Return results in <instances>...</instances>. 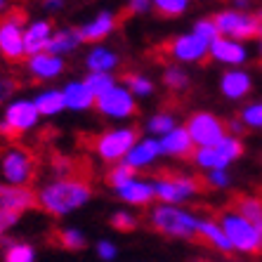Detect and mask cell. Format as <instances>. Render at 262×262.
I'll return each instance as SVG.
<instances>
[{
  "label": "cell",
  "instance_id": "d6a6232c",
  "mask_svg": "<svg viewBox=\"0 0 262 262\" xmlns=\"http://www.w3.org/2000/svg\"><path fill=\"white\" fill-rule=\"evenodd\" d=\"M85 85L90 88V92L95 95V99L102 97L104 92L114 90V88L118 85V78L116 73H85Z\"/></svg>",
  "mask_w": 262,
  "mask_h": 262
},
{
  "label": "cell",
  "instance_id": "8d00e7d4",
  "mask_svg": "<svg viewBox=\"0 0 262 262\" xmlns=\"http://www.w3.org/2000/svg\"><path fill=\"white\" fill-rule=\"evenodd\" d=\"M187 10H189L187 0H154V12H159L161 17L177 19L187 14Z\"/></svg>",
  "mask_w": 262,
  "mask_h": 262
},
{
  "label": "cell",
  "instance_id": "c3c4849f",
  "mask_svg": "<svg viewBox=\"0 0 262 262\" xmlns=\"http://www.w3.org/2000/svg\"><path fill=\"white\" fill-rule=\"evenodd\" d=\"M64 7H67V3H61V0L43 3V10H48V12H59V10H64Z\"/></svg>",
  "mask_w": 262,
  "mask_h": 262
},
{
  "label": "cell",
  "instance_id": "f1b7e54d",
  "mask_svg": "<svg viewBox=\"0 0 262 262\" xmlns=\"http://www.w3.org/2000/svg\"><path fill=\"white\" fill-rule=\"evenodd\" d=\"M234 210L262 232V196H238L234 201Z\"/></svg>",
  "mask_w": 262,
  "mask_h": 262
},
{
  "label": "cell",
  "instance_id": "9c48e42d",
  "mask_svg": "<svg viewBox=\"0 0 262 262\" xmlns=\"http://www.w3.org/2000/svg\"><path fill=\"white\" fill-rule=\"evenodd\" d=\"M213 21L217 26V33L229 40H238L246 43L248 40H257L260 38V24H257L255 12H238L232 7H222L217 12H213Z\"/></svg>",
  "mask_w": 262,
  "mask_h": 262
},
{
  "label": "cell",
  "instance_id": "f5cc1de1",
  "mask_svg": "<svg viewBox=\"0 0 262 262\" xmlns=\"http://www.w3.org/2000/svg\"><path fill=\"white\" fill-rule=\"evenodd\" d=\"M0 194H3V184H0Z\"/></svg>",
  "mask_w": 262,
  "mask_h": 262
},
{
  "label": "cell",
  "instance_id": "9a60e30c",
  "mask_svg": "<svg viewBox=\"0 0 262 262\" xmlns=\"http://www.w3.org/2000/svg\"><path fill=\"white\" fill-rule=\"evenodd\" d=\"M253 73L246 71V69H227L220 76V95L229 102H241L253 92Z\"/></svg>",
  "mask_w": 262,
  "mask_h": 262
},
{
  "label": "cell",
  "instance_id": "60d3db41",
  "mask_svg": "<svg viewBox=\"0 0 262 262\" xmlns=\"http://www.w3.org/2000/svg\"><path fill=\"white\" fill-rule=\"evenodd\" d=\"M19 217H21V215L12 213V210H5V208H0V244H5L7 241V234L19 225Z\"/></svg>",
  "mask_w": 262,
  "mask_h": 262
},
{
  "label": "cell",
  "instance_id": "4dcf8cb0",
  "mask_svg": "<svg viewBox=\"0 0 262 262\" xmlns=\"http://www.w3.org/2000/svg\"><path fill=\"white\" fill-rule=\"evenodd\" d=\"M123 85L128 88L135 99H146L156 92V83H154V78H149L146 73H128V76L123 78Z\"/></svg>",
  "mask_w": 262,
  "mask_h": 262
},
{
  "label": "cell",
  "instance_id": "f35d334b",
  "mask_svg": "<svg viewBox=\"0 0 262 262\" xmlns=\"http://www.w3.org/2000/svg\"><path fill=\"white\" fill-rule=\"evenodd\" d=\"M191 33H196L199 38H203L206 43H213L215 38L220 36V33H217V26H215V21H213V17L196 19L194 26H191Z\"/></svg>",
  "mask_w": 262,
  "mask_h": 262
},
{
  "label": "cell",
  "instance_id": "2e32d148",
  "mask_svg": "<svg viewBox=\"0 0 262 262\" xmlns=\"http://www.w3.org/2000/svg\"><path fill=\"white\" fill-rule=\"evenodd\" d=\"M67 71V59L55 57L50 52H40V55L26 57V73L38 83H52Z\"/></svg>",
  "mask_w": 262,
  "mask_h": 262
},
{
  "label": "cell",
  "instance_id": "7402d4cb",
  "mask_svg": "<svg viewBox=\"0 0 262 262\" xmlns=\"http://www.w3.org/2000/svg\"><path fill=\"white\" fill-rule=\"evenodd\" d=\"M159 144H161V156H168V159H191L196 151L194 142H191L184 125H177L172 133L161 137Z\"/></svg>",
  "mask_w": 262,
  "mask_h": 262
},
{
  "label": "cell",
  "instance_id": "f6af8a7d",
  "mask_svg": "<svg viewBox=\"0 0 262 262\" xmlns=\"http://www.w3.org/2000/svg\"><path fill=\"white\" fill-rule=\"evenodd\" d=\"M52 177H73L67 159H55L52 161Z\"/></svg>",
  "mask_w": 262,
  "mask_h": 262
},
{
  "label": "cell",
  "instance_id": "4316f807",
  "mask_svg": "<svg viewBox=\"0 0 262 262\" xmlns=\"http://www.w3.org/2000/svg\"><path fill=\"white\" fill-rule=\"evenodd\" d=\"M199 238H203L217 253H234L225 232H222V227H220V222L215 217H206V215L199 217Z\"/></svg>",
  "mask_w": 262,
  "mask_h": 262
},
{
  "label": "cell",
  "instance_id": "8fae6325",
  "mask_svg": "<svg viewBox=\"0 0 262 262\" xmlns=\"http://www.w3.org/2000/svg\"><path fill=\"white\" fill-rule=\"evenodd\" d=\"M184 128H187L196 149L215 146L220 140L227 137V123L213 111H194V114H189V118L184 121Z\"/></svg>",
  "mask_w": 262,
  "mask_h": 262
},
{
  "label": "cell",
  "instance_id": "836d02e7",
  "mask_svg": "<svg viewBox=\"0 0 262 262\" xmlns=\"http://www.w3.org/2000/svg\"><path fill=\"white\" fill-rule=\"evenodd\" d=\"M238 121L248 130H262V99L246 104L244 109L238 111Z\"/></svg>",
  "mask_w": 262,
  "mask_h": 262
},
{
  "label": "cell",
  "instance_id": "52a82bcc",
  "mask_svg": "<svg viewBox=\"0 0 262 262\" xmlns=\"http://www.w3.org/2000/svg\"><path fill=\"white\" fill-rule=\"evenodd\" d=\"M246 151V144L241 137L227 135L225 140H220L215 146H206V149H196L191 156V163L203 172L210 170H229V165H234Z\"/></svg>",
  "mask_w": 262,
  "mask_h": 262
},
{
  "label": "cell",
  "instance_id": "681fc988",
  "mask_svg": "<svg viewBox=\"0 0 262 262\" xmlns=\"http://www.w3.org/2000/svg\"><path fill=\"white\" fill-rule=\"evenodd\" d=\"M255 17H257V24H260V38H262V5L255 10Z\"/></svg>",
  "mask_w": 262,
  "mask_h": 262
},
{
  "label": "cell",
  "instance_id": "d590c367",
  "mask_svg": "<svg viewBox=\"0 0 262 262\" xmlns=\"http://www.w3.org/2000/svg\"><path fill=\"white\" fill-rule=\"evenodd\" d=\"M133 177H137V172L125 163H116V165H109V170H106V184H109L111 189L116 191L118 187L123 184H128Z\"/></svg>",
  "mask_w": 262,
  "mask_h": 262
},
{
  "label": "cell",
  "instance_id": "83f0119b",
  "mask_svg": "<svg viewBox=\"0 0 262 262\" xmlns=\"http://www.w3.org/2000/svg\"><path fill=\"white\" fill-rule=\"evenodd\" d=\"M177 125H180V123H177V116L170 114V111H156V114H151V116L144 121L146 137H154V140L165 137V135L172 133Z\"/></svg>",
  "mask_w": 262,
  "mask_h": 262
},
{
  "label": "cell",
  "instance_id": "44dd1931",
  "mask_svg": "<svg viewBox=\"0 0 262 262\" xmlns=\"http://www.w3.org/2000/svg\"><path fill=\"white\" fill-rule=\"evenodd\" d=\"M161 159V144L159 140H154V137H140V140L135 142V146L130 149V154L125 156V161L123 163L130 165L137 175H140L142 170H149L156 161Z\"/></svg>",
  "mask_w": 262,
  "mask_h": 262
},
{
  "label": "cell",
  "instance_id": "816d5d0a",
  "mask_svg": "<svg viewBox=\"0 0 262 262\" xmlns=\"http://www.w3.org/2000/svg\"><path fill=\"white\" fill-rule=\"evenodd\" d=\"M10 10V3H5V0H0V12H7Z\"/></svg>",
  "mask_w": 262,
  "mask_h": 262
},
{
  "label": "cell",
  "instance_id": "7a4b0ae2",
  "mask_svg": "<svg viewBox=\"0 0 262 262\" xmlns=\"http://www.w3.org/2000/svg\"><path fill=\"white\" fill-rule=\"evenodd\" d=\"M199 217L194 210L184 206H165V203H154L149 210V225L159 234L168 238H180V241H191L199 238Z\"/></svg>",
  "mask_w": 262,
  "mask_h": 262
},
{
  "label": "cell",
  "instance_id": "8992f818",
  "mask_svg": "<svg viewBox=\"0 0 262 262\" xmlns=\"http://www.w3.org/2000/svg\"><path fill=\"white\" fill-rule=\"evenodd\" d=\"M199 191H201V182L194 175H187V172H163V175L154 177L156 203L182 206V203L194 201Z\"/></svg>",
  "mask_w": 262,
  "mask_h": 262
},
{
  "label": "cell",
  "instance_id": "ee69618b",
  "mask_svg": "<svg viewBox=\"0 0 262 262\" xmlns=\"http://www.w3.org/2000/svg\"><path fill=\"white\" fill-rule=\"evenodd\" d=\"M125 10H128L130 14H149L154 12V3H149V0H133V3H128L125 5Z\"/></svg>",
  "mask_w": 262,
  "mask_h": 262
},
{
  "label": "cell",
  "instance_id": "1f68e13d",
  "mask_svg": "<svg viewBox=\"0 0 262 262\" xmlns=\"http://www.w3.org/2000/svg\"><path fill=\"white\" fill-rule=\"evenodd\" d=\"M163 85L172 92H184L191 85V76L189 71L180 64H168L163 69Z\"/></svg>",
  "mask_w": 262,
  "mask_h": 262
},
{
  "label": "cell",
  "instance_id": "7c38bea8",
  "mask_svg": "<svg viewBox=\"0 0 262 262\" xmlns=\"http://www.w3.org/2000/svg\"><path fill=\"white\" fill-rule=\"evenodd\" d=\"M95 111H97L102 118H106L109 123L123 125V123L130 121V118L137 114V99L130 95V90L123 85V83H118L114 90L104 92L102 97H97Z\"/></svg>",
  "mask_w": 262,
  "mask_h": 262
},
{
  "label": "cell",
  "instance_id": "277c9868",
  "mask_svg": "<svg viewBox=\"0 0 262 262\" xmlns=\"http://www.w3.org/2000/svg\"><path fill=\"white\" fill-rule=\"evenodd\" d=\"M36 177V159L21 144H10L0 151V184L29 187Z\"/></svg>",
  "mask_w": 262,
  "mask_h": 262
},
{
  "label": "cell",
  "instance_id": "4fadbf2b",
  "mask_svg": "<svg viewBox=\"0 0 262 262\" xmlns=\"http://www.w3.org/2000/svg\"><path fill=\"white\" fill-rule=\"evenodd\" d=\"M208 50L210 43H206L203 38H199L196 33L187 31V33H180L168 43V55L172 57L175 64L180 67H191V64H201L208 59Z\"/></svg>",
  "mask_w": 262,
  "mask_h": 262
},
{
  "label": "cell",
  "instance_id": "5b68a950",
  "mask_svg": "<svg viewBox=\"0 0 262 262\" xmlns=\"http://www.w3.org/2000/svg\"><path fill=\"white\" fill-rule=\"evenodd\" d=\"M137 140H140L137 128H133V125H114V128H106L104 133H99L95 137L92 149H95L99 161L116 165L125 161V156L130 154V149L135 146Z\"/></svg>",
  "mask_w": 262,
  "mask_h": 262
},
{
  "label": "cell",
  "instance_id": "74e56055",
  "mask_svg": "<svg viewBox=\"0 0 262 262\" xmlns=\"http://www.w3.org/2000/svg\"><path fill=\"white\" fill-rule=\"evenodd\" d=\"M109 222L114 229H118V232H133V229H137V225H140L137 215H135L130 208H118V210H114Z\"/></svg>",
  "mask_w": 262,
  "mask_h": 262
},
{
  "label": "cell",
  "instance_id": "3957f363",
  "mask_svg": "<svg viewBox=\"0 0 262 262\" xmlns=\"http://www.w3.org/2000/svg\"><path fill=\"white\" fill-rule=\"evenodd\" d=\"M227 241L232 246L234 253H244V255H255L262 253V232L253 227L248 220H244L234 208L222 210L217 217Z\"/></svg>",
  "mask_w": 262,
  "mask_h": 262
},
{
  "label": "cell",
  "instance_id": "5bb4252c",
  "mask_svg": "<svg viewBox=\"0 0 262 262\" xmlns=\"http://www.w3.org/2000/svg\"><path fill=\"white\" fill-rule=\"evenodd\" d=\"M208 57L225 69H246V64H248V59H250V50L246 43L217 36L213 43H210Z\"/></svg>",
  "mask_w": 262,
  "mask_h": 262
},
{
  "label": "cell",
  "instance_id": "f546056e",
  "mask_svg": "<svg viewBox=\"0 0 262 262\" xmlns=\"http://www.w3.org/2000/svg\"><path fill=\"white\" fill-rule=\"evenodd\" d=\"M38 250L29 241H17V238H7L5 250H3V262H36Z\"/></svg>",
  "mask_w": 262,
  "mask_h": 262
},
{
  "label": "cell",
  "instance_id": "bcb514c9",
  "mask_svg": "<svg viewBox=\"0 0 262 262\" xmlns=\"http://www.w3.org/2000/svg\"><path fill=\"white\" fill-rule=\"evenodd\" d=\"M227 123V135H234V137H241V133H244V123L238 121V116H234V118H229V121H225Z\"/></svg>",
  "mask_w": 262,
  "mask_h": 262
},
{
  "label": "cell",
  "instance_id": "d4e9b609",
  "mask_svg": "<svg viewBox=\"0 0 262 262\" xmlns=\"http://www.w3.org/2000/svg\"><path fill=\"white\" fill-rule=\"evenodd\" d=\"M0 208L12 210L17 215H24L26 210L36 208V191L31 189V187H3Z\"/></svg>",
  "mask_w": 262,
  "mask_h": 262
},
{
  "label": "cell",
  "instance_id": "7dc6e473",
  "mask_svg": "<svg viewBox=\"0 0 262 262\" xmlns=\"http://www.w3.org/2000/svg\"><path fill=\"white\" fill-rule=\"evenodd\" d=\"M232 10H238V12H253V3H248V0H236V3H232Z\"/></svg>",
  "mask_w": 262,
  "mask_h": 262
},
{
  "label": "cell",
  "instance_id": "484cf974",
  "mask_svg": "<svg viewBox=\"0 0 262 262\" xmlns=\"http://www.w3.org/2000/svg\"><path fill=\"white\" fill-rule=\"evenodd\" d=\"M31 99L36 104L40 118H57L59 114L67 111L64 97H61V88H45V90H38Z\"/></svg>",
  "mask_w": 262,
  "mask_h": 262
},
{
  "label": "cell",
  "instance_id": "cb8c5ba5",
  "mask_svg": "<svg viewBox=\"0 0 262 262\" xmlns=\"http://www.w3.org/2000/svg\"><path fill=\"white\" fill-rule=\"evenodd\" d=\"M83 45H85L83 43V36H80V31L76 29V26H59V29H55V33H52L48 52L55 57H61V59H67V57L76 55Z\"/></svg>",
  "mask_w": 262,
  "mask_h": 262
},
{
  "label": "cell",
  "instance_id": "d6986e66",
  "mask_svg": "<svg viewBox=\"0 0 262 262\" xmlns=\"http://www.w3.org/2000/svg\"><path fill=\"white\" fill-rule=\"evenodd\" d=\"M116 26H118V14L114 10H99L92 19H88L83 26H78V31L83 36V43L102 45L116 31Z\"/></svg>",
  "mask_w": 262,
  "mask_h": 262
},
{
  "label": "cell",
  "instance_id": "e0dca14e",
  "mask_svg": "<svg viewBox=\"0 0 262 262\" xmlns=\"http://www.w3.org/2000/svg\"><path fill=\"white\" fill-rule=\"evenodd\" d=\"M114 194L118 196V201L125 203V208H146L156 203V194H154V180L146 177H133L128 184L118 187Z\"/></svg>",
  "mask_w": 262,
  "mask_h": 262
},
{
  "label": "cell",
  "instance_id": "30bf717a",
  "mask_svg": "<svg viewBox=\"0 0 262 262\" xmlns=\"http://www.w3.org/2000/svg\"><path fill=\"white\" fill-rule=\"evenodd\" d=\"M24 26L26 14L21 10H12L0 17V57L7 61L26 59L24 50Z\"/></svg>",
  "mask_w": 262,
  "mask_h": 262
},
{
  "label": "cell",
  "instance_id": "ab89813d",
  "mask_svg": "<svg viewBox=\"0 0 262 262\" xmlns=\"http://www.w3.org/2000/svg\"><path fill=\"white\" fill-rule=\"evenodd\" d=\"M206 184L210 187V189H229L232 187V172L229 170H210L206 172Z\"/></svg>",
  "mask_w": 262,
  "mask_h": 262
},
{
  "label": "cell",
  "instance_id": "7bdbcfd3",
  "mask_svg": "<svg viewBox=\"0 0 262 262\" xmlns=\"http://www.w3.org/2000/svg\"><path fill=\"white\" fill-rule=\"evenodd\" d=\"M14 90H17V80L10 76V73H3L0 71V104L5 106L10 99H12Z\"/></svg>",
  "mask_w": 262,
  "mask_h": 262
},
{
  "label": "cell",
  "instance_id": "ba28073f",
  "mask_svg": "<svg viewBox=\"0 0 262 262\" xmlns=\"http://www.w3.org/2000/svg\"><path fill=\"white\" fill-rule=\"evenodd\" d=\"M40 114L31 97H12L3 106V118H0V135L3 137H19L29 135L38 128Z\"/></svg>",
  "mask_w": 262,
  "mask_h": 262
},
{
  "label": "cell",
  "instance_id": "b9f144b4",
  "mask_svg": "<svg viewBox=\"0 0 262 262\" xmlns=\"http://www.w3.org/2000/svg\"><path fill=\"white\" fill-rule=\"evenodd\" d=\"M95 253L102 262H114L118 257V246L111 241V238H99L95 244Z\"/></svg>",
  "mask_w": 262,
  "mask_h": 262
},
{
  "label": "cell",
  "instance_id": "f907efd6",
  "mask_svg": "<svg viewBox=\"0 0 262 262\" xmlns=\"http://www.w3.org/2000/svg\"><path fill=\"white\" fill-rule=\"evenodd\" d=\"M255 52L262 57V38H257V40H255Z\"/></svg>",
  "mask_w": 262,
  "mask_h": 262
},
{
  "label": "cell",
  "instance_id": "ffe728a7",
  "mask_svg": "<svg viewBox=\"0 0 262 262\" xmlns=\"http://www.w3.org/2000/svg\"><path fill=\"white\" fill-rule=\"evenodd\" d=\"M61 97H64L67 111H73V114H85V111L95 109V102H97L83 78L67 80V83L61 85Z\"/></svg>",
  "mask_w": 262,
  "mask_h": 262
},
{
  "label": "cell",
  "instance_id": "ac0fdd59",
  "mask_svg": "<svg viewBox=\"0 0 262 262\" xmlns=\"http://www.w3.org/2000/svg\"><path fill=\"white\" fill-rule=\"evenodd\" d=\"M52 33H55V24H52L48 17L29 19V21H26V26H24V50H26V57L48 52V45H50V40H52Z\"/></svg>",
  "mask_w": 262,
  "mask_h": 262
},
{
  "label": "cell",
  "instance_id": "603a6c76",
  "mask_svg": "<svg viewBox=\"0 0 262 262\" xmlns=\"http://www.w3.org/2000/svg\"><path fill=\"white\" fill-rule=\"evenodd\" d=\"M85 64L88 73H116L118 64H121V55L109 45H90L85 52Z\"/></svg>",
  "mask_w": 262,
  "mask_h": 262
},
{
  "label": "cell",
  "instance_id": "6da1fadb",
  "mask_svg": "<svg viewBox=\"0 0 262 262\" xmlns=\"http://www.w3.org/2000/svg\"><path fill=\"white\" fill-rule=\"evenodd\" d=\"M92 201V187L80 177H52L36 191V206L52 217H69Z\"/></svg>",
  "mask_w": 262,
  "mask_h": 262
},
{
  "label": "cell",
  "instance_id": "e575fe53",
  "mask_svg": "<svg viewBox=\"0 0 262 262\" xmlns=\"http://www.w3.org/2000/svg\"><path fill=\"white\" fill-rule=\"evenodd\" d=\"M59 244L67 250H83L88 246V236L80 227H64L59 232Z\"/></svg>",
  "mask_w": 262,
  "mask_h": 262
}]
</instances>
